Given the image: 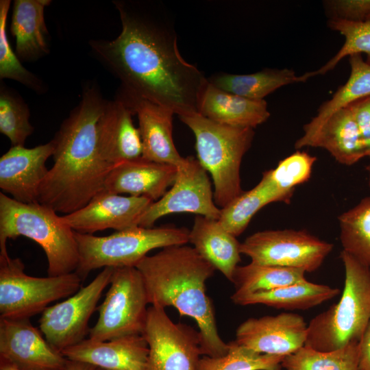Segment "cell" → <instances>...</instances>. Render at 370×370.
I'll use <instances>...</instances> for the list:
<instances>
[{
  "label": "cell",
  "instance_id": "6da1fadb",
  "mask_svg": "<svg viewBox=\"0 0 370 370\" xmlns=\"http://www.w3.org/2000/svg\"><path fill=\"white\" fill-rule=\"evenodd\" d=\"M121 31L113 40H91L94 56L121 82L119 89L171 109L179 116L198 113L208 81L177 47L173 20L151 3L113 2Z\"/></svg>",
  "mask_w": 370,
  "mask_h": 370
},
{
  "label": "cell",
  "instance_id": "7a4b0ae2",
  "mask_svg": "<svg viewBox=\"0 0 370 370\" xmlns=\"http://www.w3.org/2000/svg\"><path fill=\"white\" fill-rule=\"evenodd\" d=\"M109 101L96 84L84 87L82 99L52 138L53 165L41 186L38 202L70 214L104 190L112 169L100 148V126Z\"/></svg>",
  "mask_w": 370,
  "mask_h": 370
},
{
  "label": "cell",
  "instance_id": "3957f363",
  "mask_svg": "<svg viewBox=\"0 0 370 370\" xmlns=\"http://www.w3.org/2000/svg\"><path fill=\"white\" fill-rule=\"evenodd\" d=\"M142 275L149 304L175 308L180 317L193 318L199 328L203 356L225 355L229 343L219 334L212 302L206 282L215 268L197 250L186 245L163 248L136 266Z\"/></svg>",
  "mask_w": 370,
  "mask_h": 370
},
{
  "label": "cell",
  "instance_id": "277c9868",
  "mask_svg": "<svg viewBox=\"0 0 370 370\" xmlns=\"http://www.w3.org/2000/svg\"><path fill=\"white\" fill-rule=\"evenodd\" d=\"M51 208L23 203L0 193V255H8L7 241L18 236L37 243L47 259L48 276L73 273L79 263L74 231Z\"/></svg>",
  "mask_w": 370,
  "mask_h": 370
},
{
  "label": "cell",
  "instance_id": "5b68a950",
  "mask_svg": "<svg viewBox=\"0 0 370 370\" xmlns=\"http://www.w3.org/2000/svg\"><path fill=\"white\" fill-rule=\"evenodd\" d=\"M344 288L339 301L308 323L305 347L334 351L359 342L370 321V267L342 250Z\"/></svg>",
  "mask_w": 370,
  "mask_h": 370
},
{
  "label": "cell",
  "instance_id": "8992f818",
  "mask_svg": "<svg viewBox=\"0 0 370 370\" xmlns=\"http://www.w3.org/2000/svg\"><path fill=\"white\" fill-rule=\"evenodd\" d=\"M179 117L195 135L197 160L210 173L214 202L223 208L243 192L241 164L251 145L254 129L219 123L199 113Z\"/></svg>",
  "mask_w": 370,
  "mask_h": 370
},
{
  "label": "cell",
  "instance_id": "52a82bcc",
  "mask_svg": "<svg viewBox=\"0 0 370 370\" xmlns=\"http://www.w3.org/2000/svg\"><path fill=\"white\" fill-rule=\"evenodd\" d=\"M189 231L174 226H136L106 236L74 231L79 251L75 272L84 280L100 268L136 267L152 249L186 245Z\"/></svg>",
  "mask_w": 370,
  "mask_h": 370
},
{
  "label": "cell",
  "instance_id": "ba28073f",
  "mask_svg": "<svg viewBox=\"0 0 370 370\" xmlns=\"http://www.w3.org/2000/svg\"><path fill=\"white\" fill-rule=\"evenodd\" d=\"M75 271L58 276L34 277L19 258L0 255V319H25L42 313L55 301L82 288Z\"/></svg>",
  "mask_w": 370,
  "mask_h": 370
},
{
  "label": "cell",
  "instance_id": "9c48e42d",
  "mask_svg": "<svg viewBox=\"0 0 370 370\" xmlns=\"http://www.w3.org/2000/svg\"><path fill=\"white\" fill-rule=\"evenodd\" d=\"M109 288L98 307L99 317L89 338L105 341L142 334L147 315V294L136 267L114 268Z\"/></svg>",
  "mask_w": 370,
  "mask_h": 370
},
{
  "label": "cell",
  "instance_id": "30bf717a",
  "mask_svg": "<svg viewBox=\"0 0 370 370\" xmlns=\"http://www.w3.org/2000/svg\"><path fill=\"white\" fill-rule=\"evenodd\" d=\"M333 244L306 230L257 232L240 245V251L259 264L317 270L333 249Z\"/></svg>",
  "mask_w": 370,
  "mask_h": 370
},
{
  "label": "cell",
  "instance_id": "8fae6325",
  "mask_svg": "<svg viewBox=\"0 0 370 370\" xmlns=\"http://www.w3.org/2000/svg\"><path fill=\"white\" fill-rule=\"evenodd\" d=\"M113 269L103 268L86 286L41 313L40 330L56 351L61 353L86 339L90 329L89 321L103 290L110 284Z\"/></svg>",
  "mask_w": 370,
  "mask_h": 370
},
{
  "label": "cell",
  "instance_id": "7c38bea8",
  "mask_svg": "<svg viewBox=\"0 0 370 370\" xmlns=\"http://www.w3.org/2000/svg\"><path fill=\"white\" fill-rule=\"evenodd\" d=\"M142 335L149 346L146 370H199L203 356L199 331L174 323L164 308H148Z\"/></svg>",
  "mask_w": 370,
  "mask_h": 370
},
{
  "label": "cell",
  "instance_id": "4fadbf2b",
  "mask_svg": "<svg viewBox=\"0 0 370 370\" xmlns=\"http://www.w3.org/2000/svg\"><path fill=\"white\" fill-rule=\"evenodd\" d=\"M177 169L171 188L148 207L140 219L139 226L151 227L158 219L173 213L188 212L219 219L221 208L214 202L208 172L197 159L184 158Z\"/></svg>",
  "mask_w": 370,
  "mask_h": 370
},
{
  "label": "cell",
  "instance_id": "5bb4252c",
  "mask_svg": "<svg viewBox=\"0 0 370 370\" xmlns=\"http://www.w3.org/2000/svg\"><path fill=\"white\" fill-rule=\"evenodd\" d=\"M307 330L302 316L282 312L247 319L237 328L234 341L260 354L285 357L304 347Z\"/></svg>",
  "mask_w": 370,
  "mask_h": 370
},
{
  "label": "cell",
  "instance_id": "9a60e30c",
  "mask_svg": "<svg viewBox=\"0 0 370 370\" xmlns=\"http://www.w3.org/2000/svg\"><path fill=\"white\" fill-rule=\"evenodd\" d=\"M153 202L146 197L123 196L103 190L86 206L60 216L73 231L92 234L107 229L121 231L139 226V221Z\"/></svg>",
  "mask_w": 370,
  "mask_h": 370
},
{
  "label": "cell",
  "instance_id": "2e32d148",
  "mask_svg": "<svg viewBox=\"0 0 370 370\" xmlns=\"http://www.w3.org/2000/svg\"><path fill=\"white\" fill-rule=\"evenodd\" d=\"M0 360L24 370H65L69 362L29 319H0Z\"/></svg>",
  "mask_w": 370,
  "mask_h": 370
},
{
  "label": "cell",
  "instance_id": "e0dca14e",
  "mask_svg": "<svg viewBox=\"0 0 370 370\" xmlns=\"http://www.w3.org/2000/svg\"><path fill=\"white\" fill-rule=\"evenodd\" d=\"M53 152L51 140L33 148L12 146L0 158L1 190L20 202H38L40 188L49 171L46 163Z\"/></svg>",
  "mask_w": 370,
  "mask_h": 370
},
{
  "label": "cell",
  "instance_id": "ac0fdd59",
  "mask_svg": "<svg viewBox=\"0 0 370 370\" xmlns=\"http://www.w3.org/2000/svg\"><path fill=\"white\" fill-rule=\"evenodd\" d=\"M116 98L136 114L143 145L142 157L160 163L179 165L182 157L173 139L175 112L170 108L119 89Z\"/></svg>",
  "mask_w": 370,
  "mask_h": 370
},
{
  "label": "cell",
  "instance_id": "d6986e66",
  "mask_svg": "<svg viewBox=\"0 0 370 370\" xmlns=\"http://www.w3.org/2000/svg\"><path fill=\"white\" fill-rule=\"evenodd\" d=\"M61 353L69 360L105 370H146L149 346L142 334L105 341L88 338Z\"/></svg>",
  "mask_w": 370,
  "mask_h": 370
},
{
  "label": "cell",
  "instance_id": "ffe728a7",
  "mask_svg": "<svg viewBox=\"0 0 370 370\" xmlns=\"http://www.w3.org/2000/svg\"><path fill=\"white\" fill-rule=\"evenodd\" d=\"M293 187L276 169L263 173L260 181L251 189L243 191L221 209V225L234 236L241 235L252 217L266 205L273 202L289 204Z\"/></svg>",
  "mask_w": 370,
  "mask_h": 370
},
{
  "label": "cell",
  "instance_id": "44dd1931",
  "mask_svg": "<svg viewBox=\"0 0 370 370\" xmlns=\"http://www.w3.org/2000/svg\"><path fill=\"white\" fill-rule=\"evenodd\" d=\"M177 170L176 166L140 157L113 167L106 177L104 190L146 197L156 201L172 186Z\"/></svg>",
  "mask_w": 370,
  "mask_h": 370
},
{
  "label": "cell",
  "instance_id": "7402d4cb",
  "mask_svg": "<svg viewBox=\"0 0 370 370\" xmlns=\"http://www.w3.org/2000/svg\"><path fill=\"white\" fill-rule=\"evenodd\" d=\"M132 110L121 99L109 101L100 126V148L103 159L112 168L142 157L138 129L132 121Z\"/></svg>",
  "mask_w": 370,
  "mask_h": 370
},
{
  "label": "cell",
  "instance_id": "603a6c76",
  "mask_svg": "<svg viewBox=\"0 0 370 370\" xmlns=\"http://www.w3.org/2000/svg\"><path fill=\"white\" fill-rule=\"evenodd\" d=\"M304 147L327 150L341 164L352 165L368 157L358 127L348 106L332 113L306 141Z\"/></svg>",
  "mask_w": 370,
  "mask_h": 370
},
{
  "label": "cell",
  "instance_id": "cb8c5ba5",
  "mask_svg": "<svg viewBox=\"0 0 370 370\" xmlns=\"http://www.w3.org/2000/svg\"><path fill=\"white\" fill-rule=\"evenodd\" d=\"M198 113L219 123L253 129L270 116L264 99H247L219 89L209 82L201 97Z\"/></svg>",
  "mask_w": 370,
  "mask_h": 370
},
{
  "label": "cell",
  "instance_id": "d4e9b609",
  "mask_svg": "<svg viewBox=\"0 0 370 370\" xmlns=\"http://www.w3.org/2000/svg\"><path fill=\"white\" fill-rule=\"evenodd\" d=\"M188 242L197 251L230 282L241 262L240 245L218 219L197 215Z\"/></svg>",
  "mask_w": 370,
  "mask_h": 370
},
{
  "label": "cell",
  "instance_id": "484cf974",
  "mask_svg": "<svg viewBox=\"0 0 370 370\" xmlns=\"http://www.w3.org/2000/svg\"><path fill=\"white\" fill-rule=\"evenodd\" d=\"M50 0H15L10 32L15 39V53L23 61H35L49 52L45 9Z\"/></svg>",
  "mask_w": 370,
  "mask_h": 370
},
{
  "label": "cell",
  "instance_id": "4316f807",
  "mask_svg": "<svg viewBox=\"0 0 370 370\" xmlns=\"http://www.w3.org/2000/svg\"><path fill=\"white\" fill-rule=\"evenodd\" d=\"M339 293L338 288L306 280L270 291L247 294L234 293L231 299L241 306L263 304L288 310H307L335 297Z\"/></svg>",
  "mask_w": 370,
  "mask_h": 370
},
{
  "label": "cell",
  "instance_id": "83f0119b",
  "mask_svg": "<svg viewBox=\"0 0 370 370\" xmlns=\"http://www.w3.org/2000/svg\"><path fill=\"white\" fill-rule=\"evenodd\" d=\"M314 76V71L297 75L289 69H264L250 74L219 73L211 75L208 81L225 91L253 100H263L284 86L306 82Z\"/></svg>",
  "mask_w": 370,
  "mask_h": 370
},
{
  "label": "cell",
  "instance_id": "f1b7e54d",
  "mask_svg": "<svg viewBox=\"0 0 370 370\" xmlns=\"http://www.w3.org/2000/svg\"><path fill=\"white\" fill-rule=\"evenodd\" d=\"M349 63L350 74L347 82L336 90L331 99L320 106L317 115L304 126V134L295 143V149H301L335 111L370 96V64L362 58L361 54L349 56Z\"/></svg>",
  "mask_w": 370,
  "mask_h": 370
},
{
  "label": "cell",
  "instance_id": "f546056e",
  "mask_svg": "<svg viewBox=\"0 0 370 370\" xmlns=\"http://www.w3.org/2000/svg\"><path fill=\"white\" fill-rule=\"evenodd\" d=\"M305 273L304 270L299 269L259 264L251 262L236 268L232 282L235 286V293L247 294L304 282L307 280Z\"/></svg>",
  "mask_w": 370,
  "mask_h": 370
},
{
  "label": "cell",
  "instance_id": "4dcf8cb0",
  "mask_svg": "<svg viewBox=\"0 0 370 370\" xmlns=\"http://www.w3.org/2000/svg\"><path fill=\"white\" fill-rule=\"evenodd\" d=\"M358 343L331 352H319L304 346L285 356L281 367L286 370H360Z\"/></svg>",
  "mask_w": 370,
  "mask_h": 370
},
{
  "label": "cell",
  "instance_id": "1f68e13d",
  "mask_svg": "<svg viewBox=\"0 0 370 370\" xmlns=\"http://www.w3.org/2000/svg\"><path fill=\"white\" fill-rule=\"evenodd\" d=\"M343 250L370 267V196L338 217Z\"/></svg>",
  "mask_w": 370,
  "mask_h": 370
},
{
  "label": "cell",
  "instance_id": "d6a6232c",
  "mask_svg": "<svg viewBox=\"0 0 370 370\" xmlns=\"http://www.w3.org/2000/svg\"><path fill=\"white\" fill-rule=\"evenodd\" d=\"M284 358L258 353L233 341L229 343V350L224 356H202L199 370H277L282 367Z\"/></svg>",
  "mask_w": 370,
  "mask_h": 370
},
{
  "label": "cell",
  "instance_id": "836d02e7",
  "mask_svg": "<svg viewBox=\"0 0 370 370\" xmlns=\"http://www.w3.org/2000/svg\"><path fill=\"white\" fill-rule=\"evenodd\" d=\"M30 112L21 97L4 84L0 87V132L12 146H24L34 132L29 122Z\"/></svg>",
  "mask_w": 370,
  "mask_h": 370
},
{
  "label": "cell",
  "instance_id": "e575fe53",
  "mask_svg": "<svg viewBox=\"0 0 370 370\" xmlns=\"http://www.w3.org/2000/svg\"><path fill=\"white\" fill-rule=\"evenodd\" d=\"M328 26L338 32L345 38L338 51L319 69L314 71L316 75H324L332 71L347 56L364 53L366 62L370 64V21L349 22L339 19H329Z\"/></svg>",
  "mask_w": 370,
  "mask_h": 370
},
{
  "label": "cell",
  "instance_id": "d590c367",
  "mask_svg": "<svg viewBox=\"0 0 370 370\" xmlns=\"http://www.w3.org/2000/svg\"><path fill=\"white\" fill-rule=\"evenodd\" d=\"M10 5V0L0 1V79L16 81L38 93H42L46 91L42 81L22 65L12 49L6 33Z\"/></svg>",
  "mask_w": 370,
  "mask_h": 370
},
{
  "label": "cell",
  "instance_id": "8d00e7d4",
  "mask_svg": "<svg viewBox=\"0 0 370 370\" xmlns=\"http://www.w3.org/2000/svg\"><path fill=\"white\" fill-rule=\"evenodd\" d=\"M323 5L330 19L370 21V0H329L324 1Z\"/></svg>",
  "mask_w": 370,
  "mask_h": 370
},
{
  "label": "cell",
  "instance_id": "74e56055",
  "mask_svg": "<svg viewBox=\"0 0 370 370\" xmlns=\"http://www.w3.org/2000/svg\"><path fill=\"white\" fill-rule=\"evenodd\" d=\"M358 127L368 157H370V96L347 105Z\"/></svg>",
  "mask_w": 370,
  "mask_h": 370
},
{
  "label": "cell",
  "instance_id": "f35d334b",
  "mask_svg": "<svg viewBox=\"0 0 370 370\" xmlns=\"http://www.w3.org/2000/svg\"><path fill=\"white\" fill-rule=\"evenodd\" d=\"M360 370H370V321L358 343Z\"/></svg>",
  "mask_w": 370,
  "mask_h": 370
},
{
  "label": "cell",
  "instance_id": "ab89813d",
  "mask_svg": "<svg viewBox=\"0 0 370 370\" xmlns=\"http://www.w3.org/2000/svg\"><path fill=\"white\" fill-rule=\"evenodd\" d=\"M96 368L95 366L87 363L69 360L65 370H95Z\"/></svg>",
  "mask_w": 370,
  "mask_h": 370
},
{
  "label": "cell",
  "instance_id": "60d3db41",
  "mask_svg": "<svg viewBox=\"0 0 370 370\" xmlns=\"http://www.w3.org/2000/svg\"><path fill=\"white\" fill-rule=\"evenodd\" d=\"M0 370H24L3 360H0Z\"/></svg>",
  "mask_w": 370,
  "mask_h": 370
},
{
  "label": "cell",
  "instance_id": "b9f144b4",
  "mask_svg": "<svg viewBox=\"0 0 370 370\" xmlns=\"http://www.w3.org/2000/svg\"><path fill=\"white\" fill-rule=\"evenodd\" d=\"M366 170L368 174V185L370 187V163L366 166Z\"/></svg>",
  "mask_w": 370,
  "mask_h": 370
},
{
  "label": "cell",
  "instance_id": "7bdbcfd3",
  "mask_svg": "<svg viewBox=\"0 0 370 370\" xmlns=\"http://www.w3.org/2000/svg\"><path fill=\"white\" fill-rule=\"evenodd\" d=\"M95 370H105V369H100V368H96Z\"/></svg>",
  "mask_w": 370,
  "mask_h": 370
},
{
  "label": "cell",
  "instance_id": "ee69618b",
  "mask_svg": "<svg viewBox=\"0 0 370 370\" xmlns=\"http://www.w3.org/2000/svg\"><path fill=\"white\" fill-rule=\"evenodd\" d=\"M277 370H286V369H282V367H280V368L278 369Z\"/></svg>",
  "mask_w": 370,
  "mask_h": 370
}]
</instances>
